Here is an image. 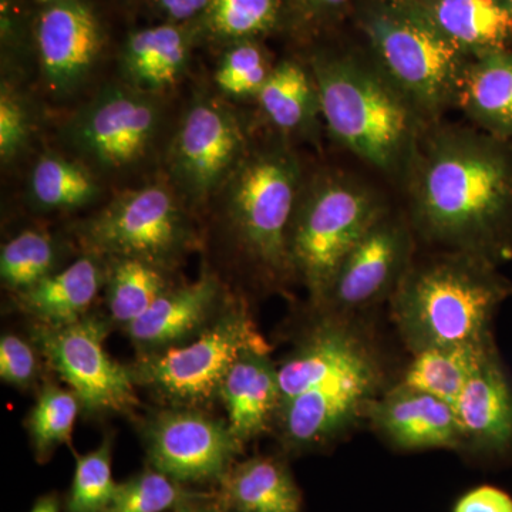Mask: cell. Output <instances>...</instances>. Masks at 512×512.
Returning a JSON list of instances; mask_svg holds the SVG:
<instances>
[{"label":"cell","instance_id":"34","mask_svg":"<svg viewBox=\"0 0 512 512\" xmlns=\"http://www.w3.org/2000/svg\"><path fill=\"white\" fill-rule=\"evenodd\" d=\"M117 483L111 473V443L77 457L67 512H104L109 507Z\"/></svg>","mask_w":512,"mask_h":512},{"label":"cell","instance_id":"30","mask_svg":"<svg viewBox=\"0 0 512 512\" xmlns=\"http://www.w3.org/2000/svg\"><path fill=\"white\" fill-rule=\"evenodd\" d=\"M167 269L136 258L106 259V296L111 318L127 326L173 288Z\"/></svg>","mask_w":512,"mask_h":512},{"label":"cell","instance_id":"37","mask_svg":"<svg viewBox=\"0 0 512 512\" xmlns=\"http://www.w3.org/2000/svg\"><path fill=\"white\" fill-rule=\"evenodd\" d=\"M285 28L298 35H312L338 20L350 0H285Z\"/></svg>","mask_w":512,"mask_h":512},{"label":"cell","instance_id":"7","mask_svg":"<svg viewBox=\"0 0 512 512\" xmlns=\"http://www.w3.org/2000/svg\"><path fill=\"white\" fill-rule=\"evenodd\" d=\"M190 208L164 183L117 194L76 225L86 252L101 258H136L171 271L197 245Z\"/></svg>","mask_w":512,"mask_h":512},{"label":"cell","instance_id":"16","mask_svg":"<svg viewBox=\"0 0 512 512\" xmlns=\"http://www.w3.org/2000/svg\"><path fill=\"white\" fill-rule=\"evenodd\" d=\"M366 413L390 443L403 450L456 448L463 444L454 407L407 384L372 400Z\"/></svg>","mask_w":512,"mask_h":512},{"label":"cell","instance_id":"13","mask_svg":"<svg viewBox=\"0 0 512 512\" xmlns=\"http://www.w3.org/2000/svg\"><path fill=\"white\" fill-rule=\"evenodd\" d=\"M35 45L47 92L66 99L92 77L103 56L106 32L90 0H56L37 15Z\"/></svg>","mask_w":512,"mask_h":512},{"label":"cell","instance_id":"24","mask_svg":"<svg viewBox=\"0 0 512 512\" xmlns=\"http://www.w3.org/2000/svg\"><path fill=\"white\" fill-rule=\"evenodd\" d=\"M457 106L480 130L512 140V52L473 57L458 89Z\"/></svg>","mask_w":512,"mask_h":512},{"label":"cell","instance_id":"15","mask_svg":"<svg viewBox=\"0 0 512 512\" xmlns=\"http://www.w3.org/2000/svg\"><path fill=\"white\" fill-rule=\"evenodd\" d=\"M410 266L409 228L384 212L343 259L323 302L345 311L365 308L393 295Z\"/></svg>","mask_w":512,"mask_h":512},{"label":"cell","instance_id":"3","mask_svg":"<svg viewBox=\"0 0 512 512\" xmlns=\"http://www.w3.org/2000/svg\"><path fill=\"white\" fill-rule=\"evenodd\" d=\"M511 292L493 262L453 251L410 266L393 293V318L414 353L484 342Z\"/></svg>","mask_w":512,"mask_h":512},{"label":"cell","instance_id":"43","mask_svg":"<svg viewBox=\"0 0 512 512\" xmlns=\"http://www.w3.org/2000/svg\"><path fill=\"white\" fill-rule=\"evenodd\" d=\"M36 2L39 3L40 8H43V6L52 5L56 0H36Z\"/></svg>","mask_w":512,"mask_h":512},{"label":"cell","instance_id":"27","mask_svg":"<svg viewBox=\"0 0 512 512\" xmlns=\"http://www.w3.org/2000/svg\"><path fill=\"white\" fill-rule=\"evenodd\" d=\"M101 192L99 177L89 165L53 151L37 158L26 190L29 204L45 212L82 210L99 200Z\"/></svg>","mask_w":512,"mask_h":512},{"label":"cell","instance_id":"29","mask_svg":"<svg viewBox=\"0 0 512 512\" xmlns=\"http://www.w3.org/2000/svg\"><path fill=\"white\" fill-rule=\"evenodd\" d=\"M285 0H211L197 23L200 39L227 47L285 29Z\"/></svg>","mask_w":512,"mask_h":512},{"label":"cell","instance_id":"12","mask_svg":"<svg viewBox=\"0 0 512 512\" xmlns=\"http://www.w3.org/2000/svg\"><path fill=\"white\" fill-rule=\"evenodd\" d=\"M146 444L154 468L180 484L222 480L242 446L227 421L188 407L153 417Z\"/></svg>","mask_w":512,"mask_h":512},{"label":"cell","instance_id":"6","mask_svg":"<svg viewBox=\"0 0 512 512\" xmlns=\"http://www.w3.org/2000/svg\"><path fill=\"white\" fill-rule=\"evenodd\" d=\"M384 205L369 185L340 171L303 183L289 232V264L315 301L323 302L340 264Z\"/></svg>","mask_w":512,"mask_h":512},{"label":"cell","instance_id":"31","mask_svg":"<svg viewBox=\"0 0 512 512\" xmlns=\"http://www.w3.org/2000/svg\"><path fill=\"white\" fill-rule=\"evenodd\" d=\"M60 261L62 248L52 234L43 229H25L3 245L0 276L5 288L19 293L59 271Z\"/></svg>","mask_w":512,"mask_h":512},{"label":"cell","instance_id":"20","mask_svg":"<svg viewBox=\"0 0 512 512\" xmlns=\"http://www.w3.org/2000/svg\"><path fill=\"white\" fill-rule=\"evenodd\" d=\"M229 430L239 443L261 436L281 407L278 367L269 359V350L251 349L242 353L229 369L220 394Z\"/></svg>","mask_w":512,"mask_h":512},{"label":"cell","instance_id":"32","mask_svg":"<svg viewBox=\"0 0 512 512\" xmlns=\"http://www.w3.org/2000/svg\"><path fill=\"white\" fill-rule=\"evenodd\" d=\"M80 407L79 399L70 389L46 384L40 390L28 417L29 437L39 461L52 456L62 444L70 443Z\"/></svg>","mask_w":512,"mask_h":512},{"label":"cell","instance_id":"23","mask_svg":"<svg viewBox=\"0 0 512 512\" xmlns=\"http://www.w3.org/2000/svg\"><path fill=\"white\" fill-rule=\"evenodd\" d=\"M355 332L339 323H326L286 357L278 367L281 404L308 392L369 356Z\"/></svg>","mask_w":512,"mask_h":512},{"label":"cell","instance_id":"2","mask_svg":"<svg viewBox=\"0 0 512 512\" xmlns=\"http://www.w3.org/2000/svg\"><path fill=\"white\" fill-rule=\"evenodd\" d=\"M311 70L320 114L335 140L384 174H407L429 123L377 64L320 52Z\"/></svg>","mask_w":512,"mask_h":512},{"label":"cell","instance_id":"17","mask_svg":"<svg viewBox=\"0 0 512 512\" xmlns=\"http://www.w3.org/2000/svg\"><path fill=\"white\" fill-rule=\"evenodd\" d=\"M220 308L221 282L211 272H204L191 284L168 289L126 330L141 349L156 352L207 328L214 322L211 319L220 315Z\"/></svg>","mask_w":512,"mask_h":512},{"label":"cell","instance_id":"21","mask_svg":"<svg viewBox=\"0 0 512 512\" xmlns=\"http://www.w3.org/2000/svg\"><path fill=\"white\" fill-rule=\"evenodd\" d=\"M448 42L470 57L507 50L512 9L500 0H406Z\"/></svg>","mask_w":512,"mask_h":512},{"label":"cell","instance_id":"14","mask_svg":"<svg viewBox=\"0 0 512 512\" xmlns=\"http://www.w3.org/2000/svg\"><path fill=\"white\" fill-rule=\"evenodd\" d=\"M380 370L370 353L362 360L279 407L282 434L292 448L323 446L367 410L379 387Z\"/></svg>","mask_w":512,"mask_h":512},{"label":"cell","instance_id":"33","mask_svg":"<svg viewBox=\"0 0 512 512\" xmlns=\"http://www.w3.org/2000/svg\"><path fill=\"white\" fill-rule=\"evenodd\" d=\"M274 67L259 40L232 43L224 47L214 74L215 86L227 99H256Z\"/></svg>","mask_w":512,"mask_h":512},{"label":"cell","instance_id":"44","mask_svg":"<svg viewBox=\"0 0 512 512\" xmlns=\"http://www.w3.org/2000/svg\"><path fill=\"white\" fill-rule=\"evenodd\" d=\"M505 3L512 9V0H505Z\"/></svg>","mask_w":512,"mask_h":512},{"label":"cell","instance_id":"25","mask_svg":"<svg viewBox=\"0 0 512 512\" xmlns=\"http://www.w3.org/2000/svg\"><path fill=\"white\" fill-rule=\"evenodd\" d=\"M259 109L284 136L312 130L320 114L318 87L311 67L286 59L275 64L258 97Z\"/></svg>","mask_w":512,"mask_h":512},{"label":"cell","instance_id":"1","mask_svg":"<svg viewBox=\"0 0 512 512\" xmlns=\"http://www.w3.org/2000/svg\"><path fill=\"white\" fill-rule=\"evenodd\" d=\"M414 227L495 262L512 252V140L471 128L426 131L406 174Z\"/></svg>","mask_w":512,"mask_h":512},{"label":"cell","instance_id":"39","mask_svg":"<svg viewBox=\"0 0 512 512\" xmlns=\"http://www.w3.org/2000/svg\"><path fill=\"white\" fill-rule=\"evenodd\" d=\"M453 512H512V497L493 485H480L467 491L454 505Z\"/></svg>","mask_w":512,"mask_h":512},{"label":"cell","instance_id":"36","mask_svg":"<svg viewBox=\"0 0 512 512\" xmlns=\"http://www.w3.org/2000/svg\"><path fill=\"white\" fill-rule=\"evenodd\" d=\"M35 130V114L28 99L6 80L0 90V158L12 164L28 150Z\"/></svg>","mask_w":512,"mask_h":512},{"label":"cell","instance_id":"45","mask_svg":"<svg viewBox=\"0 0 512 512\" xmlns=\"http://www.w3.org/2000/svg\"><path fill=\"white\" fill-rule=\"evenodd\" d=\"M500 2H505V0H500Z\"/></svg>","mask_w":512,"mask_h":512},{"label":"cell","instance_id":"35","mask_svg":"<svg viewBox=\"0 0 512 512\" xmlns=\"http://www.w3.org/2000/svg\"><path fill=\"white\" fill-rule=\"evenodd\" d=\"M185 500L180 483L154 468L117 484L104 512H167Z\"/></svg>","mask_w":512,"mask_h":512},{"label":"cell","instance_id":"40","mask_svg":"<svg viewBox=\"0 0 512 512\" xmlns=\"http://www.w3.org/2000/svg\"><path fill=\"white\" fill-rule=\"evenodd\" d=\"M211 0H151L154 10L167 23L192 25L205 15Z\"/></svg>","mask_w":512,"mask_h":512},{"label":"cell","instance_id":"41","mask_svg":"<svg viewBox=\"0 0 512 512\" xmlns=\"http://www.w3.org/2000/svg\"><path fill=\"white\" fill-rule=\"evenodd\" d=\"M173 512H222L217 504L208 503V501H195L191 498L183 501L174 508Z\"/></svg>","mask_w":512,"mask_h":512},{"label":"cell","instance_id":"22","mask_svg":"<svg viewBox=\"0 0 512 512\" xmlns=\"http://www.w3.org/2000/svg\"><path fill=\"white\" fill-rule=\"evenodd\" d=\"M106 282V259L86 252L39 284L18 293V305L39 325L64 326L86 318Z\"/></svg>","mask_w":512,"mask_h":512},{"label":"cell","instance_id":"18","mask_svg":"<svg viewBox=\"0 0 512 512\" xmlns=\"http://www.w3.org/2000/svg\"><path fill=\"white\" fill-rule=\"evenodd\" d=\"M198 40L197 23L163 22L134 30L120 50V80L143 92L164 96L187 72Z\"/></svg>","mask_w":512,"mask_h":512},{"label":"cell","instance_id":"42","mask_svg":"<svg viewBox=\"0 0 512 512\" xmlns=\"http://www.w3.org/2000/svg\"><path fill=\"white\" fill-rule=\"evenodd\" d=\"M30 512H59V501L55 495L40 498Z\"/></svg>","mask_w":512,"mask_h":512},{"label":"cell","instance_id":"4","mask_svg":"<svg viewBox=\"0 0 512 512\" xmlns=\"http://www.w3.org/2000/svg\"><path fill=\"white\" fill-rule=\"evenodd\" d=\"M301 163L285 141L249 148L215 195L221 228L238 254L271 278L291 272L289 232L303 187Z\"/></svg>","mask_w":512,"mask_h":512},{"label":"cell","instance_id":"10","mask_svg":"<svg viewBox=\"0 0 512 512\" xmlns=\"http://www.w3.org/2000/svg\"><path fill=\"white\" fill-rule=\"evenodd\" d=\"M249 148L237 111L220 97L198 94L168 143L165 181L190 210H197L214 200Z\"/></svg>","mask_w":512,"mask_h":512},{"label":"cell","instance_id":"8","mask_svg":"<svg viewBox=\"0 0 512 512\" xmlns=\"http://www.w3.org/2000/svg\"><path fill=\"white\" fill-rule=\"evenodd\" d=\"M251 349L269 345L245 306L231 301L197 339L146 353L130 370L137 386L177 406L198 407L218 397L229 369Z\"/></svg>","mask_w":512,"mask_h":512},{"label":"cell","instance_id":"38","mask_svg":"<svg viewBox=\"0 0 512 512\" xmlns=\"http://www.w3.org/2000/svg\"><path fill=\"white\" fill-rule=\"evenodd\" d=\"M39 370L36 350L18 335H3L0 339V379L15 387L35 383Z\"/></svg>","mask_w":512,"mask_h":512},{"label":"cell","instance_id":"5","mask_svg":"<svg viewBox=\"0 0 512 512\" xmlns=\"http://www.w3.org/2000/svg\"><path fill=\"white\" fill-rule=\"evenodd\" d=\"M357 23L373 62L427 123L457 106L461 79L473 57L448 42L406 0H365Z\"/></svg>","mask_w":512,"mask_h":512},{"label":"cell","instance_id":"11","mask_svg":"<svg viewBox=\"0 0 512 512\" xmlns=\"http://www.w3.org/2000/svg\"><path fill=\"white\" fill-rule=\"evenodd\" d=\"M107 325L87 315L64 326L36 323L35 342L60 379L90 413H131L138 406L131 370L104 349Z\"/></svg>","mask_w":512,"mask_h":512},{"label":"cell","instance_id":"26","mask_svg":"<svg viewBox=\"0 0 512 512\" xmlns=\"http://www.w3.org/2000/svg\"><path fill=\"white\" fill-rule=\"evenodd\" d=\"M222 480L225 500L238 512H301V490L276 458H251L231 468Z\"/></svg>","mask_w":512,"mask_h":512},{"label":"cell","instance_id":"9","mask_svg":"<svg viewBox=\"0 0 512 512\" xmlns=\"http://www.w3.org/2000/svg\"><path fill=\"white\" fill-rule=\"evenodd\" d=\"M163 119V96L120 80L101 87L76 110L64 123L62 138L94 173L121 174L153 153Z\"/></svg>","mask_w":512,"mask_h":512},{"label":"cell","instance_id":"19","mask_svg":"<svg viewBox=\"0 0 512 512\" xmlns=\"http://www.w3.org/2000/svg\"><path fill=\"white\" fill-rule=\"evenodd\" d=\"M463 444L485 453L512 448V387L495 350L453 404Z\"/></svg>","mask_w":512,"mask_h":512},{"label":"cell","instance_id":"28","mask_svg":"<svg viewBox=\"0 0 512 512\" xmlns=\"http://www.w3.org/2000/svg\"><path fill=\"white\" fill-rule=\"evenodd\" d=\"M494 350L491 339L421 350L407 369L403 383L453 406L468 380Z\"/></svg>","mask_w":512,"mask_h":512}]
</instances>
